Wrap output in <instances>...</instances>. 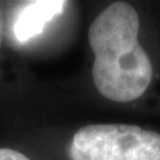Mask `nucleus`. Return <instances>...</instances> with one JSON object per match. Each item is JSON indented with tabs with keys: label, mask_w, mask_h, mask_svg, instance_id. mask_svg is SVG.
Returning <instances> with one entry per match:
<instances>
[{
	"label": "nucleus",
	"mask_w": 160,
	"mask_h": 160,
	"mask_svg": "<svg viewBox=\"0 0 160 160\" xmlns=\"http://www.w3.org/2000/svg\"><path fill=\"white\" fill-rule=\"evenodd\" d=\"M2 37H4V16L0 10V48H1V43H2Z\"/></svg>",
	"instance_id": "5"
},
{
	"label": "nucleus",
	"mask_w": 160,
	"mask_h": 160,
	"mask_svg": "<svg viewBox=\"0 0 160 160\" xmlns=\"http://www.w3.org/2000/svg\"><path fill=\"white\" fill-rule=\"evenodd\" d=\"M139 16L127 2L103 10L89 28L94 52L92 78L108 100L129 102L140 97L152 81V63L140 45Z\"/></svg>",
	"instance_id": "1"
},
{
	"label": "nucleus",
	"mask_w": 160,
	"mask_h": 160,
	"mask_svg": "<svg viewBox=\"0 0 160 160\" xmlns=\"http://www.w3.org/2000/svg\"><path fill=\"white\" fill-rule=\"evenodd\" d=\"M65 6L67 1L63 0H36L24 5L13 26L16 39L26 43L39 36L53 18L63 13Z\"/></svg>",
	"instance_id": "3"
},
{
	"label": "nucleus",
	"mask_w": 160,
	"mask_h": 160,
	"mask_svg": "<svg viewBox=\"0 0 160 160\" xmlns=\"http://www.w3.org/2000/svg\"><path fill=\"white\" fill-rule=\"evenodd\" d=\"M0 160H31L23 153L12 148H0Z\"/></svg>",
	"instance_id": "4"
},
{
	"label": "nucleus",
	"mask_w": 160,
	"mask_h": 160,
	"mask_svg": "<svg viewBox=\"0 0 160 160\" xmlns=\"http://www.w3.org/2000/svg\"><path fill=\"white\" fill-rule=\"evenodd\" d=\"M71 160H160V134L132 125H90L75 133Z\"/></svg>",
	"instance_id": "2"
}]
</instances>
